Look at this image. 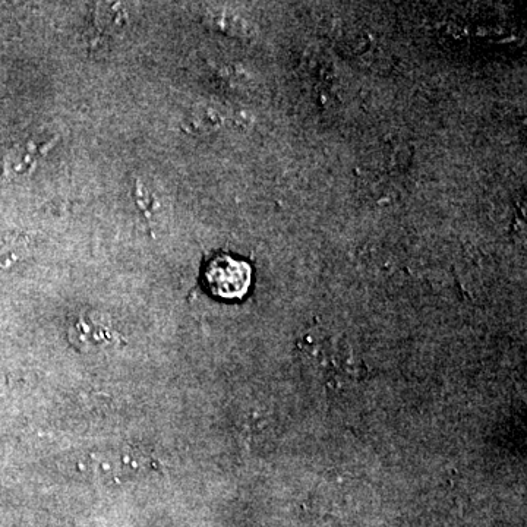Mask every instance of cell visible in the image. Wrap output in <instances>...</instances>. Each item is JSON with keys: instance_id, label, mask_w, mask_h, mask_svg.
<instances>
[{"instance_id": "obj_1", "label": "cell", "mask_w": 527, "mask_h": 527, "mask_svg": "<svg viewBox=\"0 0 527 527\" xmlns=\"http://www.w3.org/2000/svg\"><path fill=\"white\" fill-rule=\"evenodd\" d=\"M203 280L211 295L226 301H236L249 292L252 268L245 261L220 254L204 268Z\"/></svg>"}]
</instances>
